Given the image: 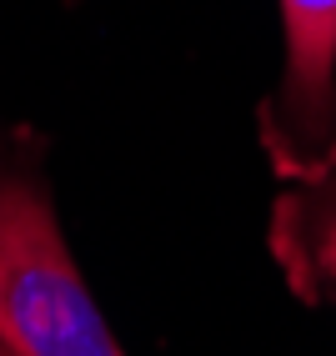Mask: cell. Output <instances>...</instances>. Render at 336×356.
I'll return each instance as SVG.
<instances>
[{"label":"cell","mask_w":336,"mask_h":356,"mask_svg":"<svg viewBox=\"0 0 336 356\" xmlns=\"http://www.w3.org/2000/svg\"><path fill=\"white\" fill-rule=\"evenodd\" d=\"M286 106L306 140L336 126V0H281Z\"/></svg>","instance_id":"obj_2"},{"label":"cell","mask_w":336,"mask_h":356,"mask_svg":"<svg viewBox=\"0 0 336 356\" xmlns=\"http://www.w3.org/2000/svg\"><path fill=\"white\" fill-rule=\"evenodd\" d=\"M0 356H15V351H6V346H0Z\"/></svg>","instance_id":"obj_4"},{"label":"cell","mask_w":336,"mask_h":356,"mask_svg":"<svg viewBox=\"0 0 336 356\" xmlns=\"http://www.w3.org/2000/svg\"><path fill=\"white\" fill-rule=\"evenodd\" d=\"M0 346L15 356H126L65 251L56 211L0 171Z\"/></svg>","instance_id":"obj_1"},{"label":"cell","mask_w":336,"mask_h":356,"mask_svg":"<svg viewBox=\"0 0 336 356\" xmlns=\"http://www.w3.org/2000/svg\"><path fill=\"white\" fill-rule=\"evenodd\" d=\"M317 261H321V271L336 281V206L321 216V226H317Z\"/></svg>","instance_id":"obj_3"}]
</instances>
